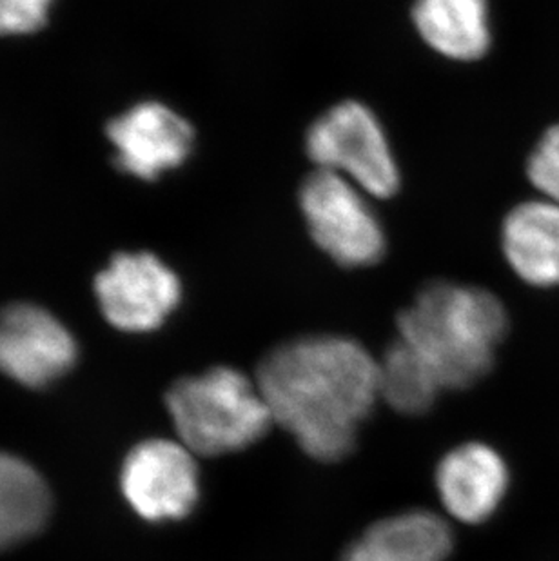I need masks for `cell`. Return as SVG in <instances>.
I'll return each instance as SVG.
<instances>
[{
	"mask_svg": "<svg viewBox=\"0 0 559 561\" xmlns=\"http://www.w3.org/2000/svg\"><path fill=\"white\" fill-rule=\"evenodd\" d=\"M54 0H0V35H26L48 21Z\"/></svg>",
	"mask_w": 559,
	"mask_h": 561,
	"instance_id": "obj_17",
	"label": "cell"
},
{
	"mask_svg": "<svg viewBox=\"0 0 559 561\" xmlns=\"http://www.w3.org/2000/svg\"><path fill=\"white\" fill-rule=\"evenodd\" d=\"M367 193L331 171L301 182L298 202L315 244L343 267H369L386 254V231Z\"/></svg>",
	"mask_w": 559,
	"mask_h": 561,
	"instance_id": "obj_5",
	"label": "cell"
},
{
	"mask_svg": "<svg viewBox=\"0 0 559 561\" xmlns=\"http://www.w3.org/2000/svg\"><path fill=\"white\" fill-rule=\"evenodd\" d=\"M436 491L448 516L461 524H483L497 513L511 483L503 456L491 445L469 442L440 460Z\"/></svg>",
	"mask_w": 559,
	"mask_h": 561,
	"instance_id": "obj_10",
	"label": "cell"
},
{
	"mask_svg": "<svg viewBox=\"0 0 559 561\" xmlns=\"http://www.w3.org/2000/svg\"><path fill=\"white\" fill-rule=\"evenodd\" d=\"M306 149L317 170L336 173L367 195L389 198L400 190V168L386 129L362 102H340L317 118Z\"/></svg>",
	"mask_w": 559,
	"mask_h": 561,
	"instance_id": "obj_4",
	"label": "cell"
},
{
	"mask_svg": "<svg viewBox=\"0 0 559 561\" xmlns=\"http://www.w3.org/2000/svg\"><path fill=\"white\" fill-rule=\"evenodd\" d=\"M166 403L180 444L193 455L248 449L273 425L256 380L232 367L180 378L166 394Z\"/></svg>",
	"mask_w": 559,
	"mask_h": 561,
	"instance_id": "obj_3",
	"label": "cell"
},
{
	"mask_svg": "<svg viewBox=\"0 0 559 561\" xmlns=\"http://www.w3.org/2000/svg\"><path fill=\"white\" fill-rule=\"evenodd\" d=\"M398 340L411 347L444 391H461L491 373L509 331L502 300L481 287L434 282L396 320Z\"/></svg>",
	"mask_w": 559,
	"mask_h": 561,
	"instance_id": "obj_2",
	"label": "cell"
},
{
	"mask_svg": "<svg viewBox=\"0 0 559 561\" xmlns=\"http://www.w3.org/2000/svg\"><path fill=\"white\" fill-rule=\"evenodd\" d=\"M95 293L107 322L127 333H148L179 308L182 284L153 253H121L96 276Z\"/></svg>",
	"mask_w": 559,
	"mask_h": 561,
	"instance_id": "obj_6",
	"label": "cell"
},
{
	"mask_svg": "<svg viewBox=\"0 0 559 561\" xmlns=\"http://www.w3.org/2000/svg\"><path fill=\"white\" fill-rule=\"evenodd\" d=\"M380 364V398L401 414H423L444 391L420 356L396 339Z\"/></svg>",
	"mask_w": 559,
	"mask_h": 561,
	"instance_id": "obj_15",
	"label": "cell"
},
{
	"mask_svg": "<svg viewBox=\"0 0 559 561\" xmlns=\"http://www.w3.org/2000/svg\"><path fill=\"white\" fill-rule=\"evenodd\" d=\"M254 380L273 424L315 460L351 455L360 425L380 398V364L356 340L312 334L278 345L260 362Z\"/></svg>",
	"mask_w": 559,
	"mask_h": 561,
	"instance_id": "obj_1",
	"label": "cell"
},
{
	"mask_svg": "<svg viewBox=\"0 0 559 561\" xmlns=\"http://www.w3.org/2000/svg\"><path fill=\"white\" fill-rule=\"evenodd\" d=\"M122 491L144 519L185 518L201 496L193 453L171 439H148L137 445L124 461Z\"/></svg>",
	"mask_w": 559,
	"mask_h": 561,
	"instance_id": "obj_7",
	"label": "cell"
},
{
	"mask_svg": "<svg viewBox=\"0 0 559 561\" xmlns=\"http://www.w3.org/2000/svg\"><path fill=\"white\" fill-rule=\"evenodd\" d=\"M502 250L528 286H559V204L541 198L514 207L503 220Z\"/></svg>",
	"mask_w": 559,
	"mask_h": 561,
	"instance_id": "obj_12",
	"label": "cell"
},
{
	"mask_svg": "<svg viewBox=\"0 0 559 561\" xmlns=\"http://www.w3.org/2000/svg\"><path fill=\"white\" fill-rule=\"evenodd\" d=\"M527 175L547 201L559 204V124L539 138L528 157Z\"/></svg>",
	"mask_w": 559,
	"mask_h": 561,
	"instance_id": "obj_16",
	"label": "cell"
},
{
	"mask_svg": "<svg viewBox=\"0 0 559 561\" xmlns=\"http://www.w3.org/2000/svg\"><path fill=\"white\" fill-rule=\"evenodd\" d=\"M453 549L447 519L433 511L414 508L370 525L340 561H447Z\"/></svg>",
	"mask_w": 559,
	"mask_h": 561,
	"instance_id": "obj_11",
	"label": "cell"
},
{
	"mask_svg": "<svg viewBox=\"0 0 559 561\" xmlns=\"http://www.w3.org/2000/svg\"><path fill=\"white\" fill-rule=\"evenodd\" d=\"M77 344L46 309L13 304L0 311V373L22 386L44 387L75 366Z\"/></svg>",
	"mask_w": 559,
	"mask_h": 561,
	"instance_id": "obj_8",
	"label": "cell"
},
{
	"mask_svg": "<svg viewBox=\"0 0 559 561\" xmlns=\"http://www.w3.org/2000/svg\"><path fill=\"white\" fill-rule=\"evenodd\" d=\"M52 508L43 478L26 461L0 453V549L43 529Z\"/></svg>",
	"mask_w": 559,
	"mask_h": 561,
	"instance_id": "obj_14",
	"label": "cell"
},
{
	"mask_svg": "<svg viewBox=\"0 0 559 561\" xmlns=\"http://www.w3.org/2000/svg\"><path fill=\"white\" fill-rule=\"evenodd\" d=\"M118 170L157 181L190 159L195 129L162 102H142L107 124Z\"/></svg>",
	"mask_w": 559,
	"mask_h": 561,
	"instance_id": "obj_9",
	"label": "cell"
},
{
	"mask_svg": "<svg viewBox=\"0 0 559 561\" xmlns=\"http://www.w3.org/2000/svg\"><path fill=\"white\" fill-rule=\"evenodd\" d=\"M411 16L423 43L445 59L472 62L491 48L487 0H414Z\"/></svg>",
	"mask_w": 559,
	"mask_h": 561,
	"instance_id": "obj_13",
	"label": "cell"
}]
</instances>
